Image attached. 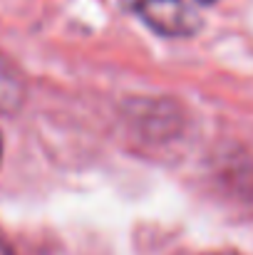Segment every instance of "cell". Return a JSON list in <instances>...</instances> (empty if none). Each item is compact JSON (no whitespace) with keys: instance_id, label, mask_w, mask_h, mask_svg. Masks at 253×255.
Listing matches in <instances>:
<instances>
[{"instance_id":"cell-1","label":"cell","mask_w":253,"mask_h":255,"mask_svg":"<svg viewBox=\"0 0 253 255\" xmlns=\"http://www.w3.org/2000/svg\"><path fill=\"white\" fill-rule=\"evenodd\" d=\"M134 10L164 37H191L201 27V17L184 0H137Z\"/></svg>"},{"instance_id":"cell-2","label":"cell","mask_w":253,"mask_h":255,"mask_svg":"<svg viewBox=\"0 0 253 255\" xmlns=\"http://www.w3.org/2000/svg\"><path fill=\"white\" fill-rule=\"evenodd\" d=\"M22 99V82L15 67L0 57V112H10Z\"/></svg>"},{"instance_id":"cell-3","label":"cell","mask_w":253,"mask_h":255,"mask_svg":"<svg viewBox=\"0 0 253 255\" xmlns=\"http://www.w3.org/2000/svg\"><path fill=\"white\" fill-rule=\"evenodd\" d=\"M0 255H15V253H12V248H10V246L2 241V238H0Z\"/></svg>"},{"instance_id":"cell-4","label":"cell","mask_w":253,"mask_h":255,"mask_svg":"<svg viewBox=\"0 0 253 255\" xmlns=\"http://www.w3.org/2000/svg\"><path fill=\"white\" fill-rule=\"evenodd\" d=\"M206 255H239V253H206Z\"/></svg>"},{"instance_id":"cell-5","label":"cell","mask_w":253,"mask_h":255,"mask_svg":"<svg viewBox=\"0 0 253 255\" xmlns=\"http://www.w3.org/2000/svg\"><path fill=\"white\" fill-rule=\"evenodd\" d=\"M199 2H206L209 5V2H216V0H199Z\"/></svg>"},{"instance_id":"cell-6","label":"cell","mask_w":253,"mask_h":255,"mask_svg":"<svg viewBox=\"0 0 253 255\" xmlns=\"http://www.w3.org/2000/svg\"><path fill=\"white\" fill-rule=\"evenodd\" d=\"M0 154H2V139H0Z\"/></svg>"}]
</instances>
